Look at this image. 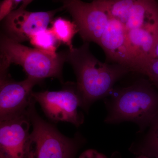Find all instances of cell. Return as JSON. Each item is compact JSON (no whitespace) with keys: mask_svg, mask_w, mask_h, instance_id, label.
I'll use <instances>...</instances> for the list:
<instances>
[{"mask_svg":"<svg viewBox=\"0 0 158 158\" xmlns=\"http://www.w3.org/2000/svg\"><path fill=\"white\" fill-rule=\"evenodd\" d=\"M52 27L50 29L60 43L67 46L69 49L73 48V39L79 32L77 26L74 22L59 17L52 21Z\"/></svg>","mask_w":158,"mask_h":158,"instance_id":"14","label":"cell"},{"mask_svg":"<svg viewBox=\"0 0 158 158\" xmlns=\"http://www.w3.org/2000/svg\"><path fill=\"white\" fill-rule=\"evenodd\" d=\"M9 70H0V121L25 114L35 100L33 88L43 81L27 77L16 81L9 76Z\"/></svg>","mask_w":158,"mask_h":158,"instance_id":"7","label":"cell"},{"mask_svg":"<svg viewBox=\"0 0 158 158\" xmlns=\"http://www.w3.org/2000/svg\"><path fill=\"white\" fill-rule=\"evenodd\" d=\"M128 43L134 59L132 68L137 62L152 58L158 42V32L142 29L127 31Z\"/></svg>","mask_w":158,"mask_h":158,"instance_id":"12","label":"cell"},{"mask_svg":"<svg viewBox=\"0 0 158 158\" xmlns=\"http://www.w3.org/2000/svg\"><path fill=\"white\" fill-rule=\"evenodd\" d=\"M32 96L51 121L66 122L77 127L84 123V115L78 111L82 101L76 83H64L58 91H33Z\"/></svg>","mask_w":158,"mask_h":158,"instance_id":"5","label":"cell"},{"mask_svg":"<svg viewBox=\"0 0 158 158\" xmlns=\"http://www.w3.org/2000/svg\"><path fill=\"white\" fill-rule=\"evenodd\" d=\"M105 98L107 114L104 122L116 124L131 122L144 133L158 113V91L149 80L141 79L118 88Z\"/></svg>","mask_w":158,"mask_h":158,"instance_id":"2","label":"cell"},{"mask_svg":"<svg viewBox=\"0 0 158 158\" xmlns=\"http://www.w3.org/2000/svg\"><path fill=\"white\" fill-rule=\"evenodd\" d=\"M62 3L77 26L84 42L98 44L110 18L98 0L85 2L82 0H54Z\"/></svg>","mask_w":158,"mask_h":158,"instance_id":"6","label":"cell"},{"mask_svg":"<svg viewBox=\"0 0 158 158\" xmlns=\"http://www.w3.org/2000/svg\"><path fill=\"white\" fill-rule=\"evenodd\" d=\"M31 126L27 113L0 121V158H29Z\"/></svg>","mask_w":158,"mask_h":158,"instance_id":"8","label":"cell"},{"mask_svg":"<svg viewBox=\"0 0 158 158\" xmlns=\"http://www.w3.org/2000/svg\"><path fill=\"white\" fill-rule=\"evenodd\" d=\"M146 130L142 137L131 144L129 150L136 155L158 158V113Z\"/></svg>","mask_w":158,"mask_h":158,"instance_id":"13","label":"cell"},{"mask_svg":"<svg viewBox=\"0 0 158 158\" xmlns=\"http://www.w3.org/2000/svg\"><path fill=\"white\" fill-rule=\"evenodd\" d=\"M33 1H34V0H23L19 8H21V9H25L28 5L30 4Z\"/></svg>","mask_w":158,"mask_h":158,"instance_id":"19","label":"cell"},{"mask_svg":"<svg viewBox=\"0 0 158 158\" xmlns=\"http://www.w3.org/2000/svg\"><path fill=\"white\" fill-rule=\"evenodd\" d=\"M136 158H151L147 156L144 155H141L138 156Z\"/></svg>","mask_w":158,"mask_h":158,"instance_id":"21","label":"cell"},{"mask_svg":"<svg viewBox=\"0 0 158 158\" xmlns=\"http://www.w3.org/2000/svg\"><path fill=\"white\" fill-rule=\"evenodd\" d=\"M23 0H3L0 5V19L2 20L5 17L15 10Z\"/></svg>","mask_w":158,"mask_h":158,"instance_id":"18","label":"cell"},{"mask_svg":"<svg viewBox=\"0 0 158 158\" xmlns=\"http://www.w3.org/2000/svg\"><path fill=\"white\" fill-rule=\"evenodd\" d=\"M30 43L35 48L52 56L58 55L56 51L60 43L50 29H46L31 36Z\"/></svg>","mask_w":158,"mask_h":158,"instance_id":"16","label":"cell"},{"mask_svg":"<svg viewBox=\"0 0 158 158\" xmlns=\"http://www.w3.org/2000/svg\"><path fill=\"white\" fill-rule=\"evenodd\" d=\"M127 31L142 29L158 32V3L156 0H137L130 9Z\"/></svg>","mask_w":158,"mask_h":158,"instance_id":"11","label":"cell"},{"mask_svg":"<svg viewBox=\"0 0 158 158\" xmlns=\"http://www.w3.org/2000/svg\"><path fill=\"white\" fill-rule=\"evenodd\" d=\"M110 18L117 20L123 25L130 9L137 0H98Z\"/></svg>","mask_w":158,"mask_h":158,"instance_id":"15","label":"cell"},{"mask_svg":"<svg viewBox=\"0 0 158 158\" xmlns=\"http://www.w3.org/2000/svg\"><path fill=\"white\" fill-rule=\"evenodd\" d=\"M62 9L32 12L19 8L13 10L3 19L4 34L20 43L29 41L34 34L47 28L55 15Z\"/></svg>","mask_w":158,"mask_h":158,"instance_id":"9","label":"cell"},{"mask_svg":"<svg viewBox=\"0 0 158 158\" xmlns=\"http://www.w3.org/2000/svg\"><path fill=\"white\" fill-rule=\"evenodd\" d=\"M152 58H158V42L156 46Z\"/></svg>","mask_w":158,"mask_h":158,"instance_id":"20","label":"cell"},{"mask_svg":"<svg viewBox=\"0 0 158 158\" xmlns=\"http://www.w3.org/2000/svg\"><path fill=\"white\" fill-rule=\"evenodd\" d=\"M98 45L110 61L124 65L131 70L134 59L129 47L127 31L120 22L110 18Z\"/></svg>","mask_w":158,"mask_h":158,"instance_id":"10","label":"cell"},{"mask_svg":"<svg viewBox=\"0 0 158 158\" xmlns=\"http://www.w3.org/2000/svg\"><path fill=\"white\" fill-rule=\"evenodd\" d=\"M34 101L27 114L31 122L29 158H75L77 153L86 143L80 133L73 138L61 134L53 124L43 119L38 114Z\"/></svg>","mask_w":158,"mask_h":158,"instance_id":"4","label":"cell"},{"mask_svg":"<svg viewBox=\"0 0 158 158\" xmlns=\"http://www.w3.org/2000/svg\"><path fill=\"white\" fill-rule=\"evenodd\" d=\"M132 72L144 75L154 86L158 88V58H149L137 62Z\"/></svg>","mask_w":158,"mask_h":158,"instance_id":"17","label":"cell"},{"mask_svg":"<svg viewBox=\"0 0 158 158\" xmlns=\"http://www.w3.org/2000/svg\"><path fill=\"white\" fill-rule=\"evenodd\" d=\"M64 52L66 62L72 66L76 76L81 108L87 113L94 103L107 97L116 82L131 72L121 64L101 62L90 52L89 42Z\"/></svg>","mask_w":158,"mask_h":158,"instance_id":"1","label":"cell"},{"mask_svg":"<svg viewBox=\"0 0 158 158\" xmlns=\"http://www.w3.org/2000/svg\"><path fill=\"white\" fill-rule=\"evenodd\" d=\"M0 70H9L11 64L21 66L27 77L43 81L56 78L64 84L62 69L65 52L52 56L14 41L3 34L1 38Z\"/></svg>","mask_w":158,"mask_h":158,"instance_id":"3","label":"cell"}]
</instances>
